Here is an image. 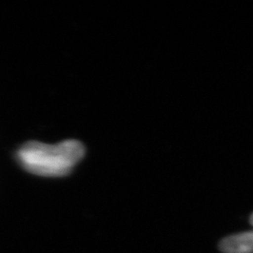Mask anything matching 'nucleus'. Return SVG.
Instances as JSON below:
<instances>
[{
  "label": "nucleus",
  "mask_w": 253,
  "mask_h": 253,
  "mask_svg": "<svg viewBox=\"0 0 253 253\" xmlns=\"http://www.w3.org/2000/svg\"><path fill=\"white\" fill-rule=\"evenodd\" d=\"M84 147L77 140H66L57 145L30 141L17 152L23 169L39 176H66L83 160Z\"/></svg>",
  "instance_id": "nucleus-1"
},
{
  "label": "nucleus",
  "mask_w": 253,
  "mask_h": 253,
  "mask_svg": "<svg viewBox=\"0 0 253 253\" xmlns=\"http://www.w3.org/2000/svg\"><path fill=\"white\" fill-rule=\"evenodd\" d=\"M219 248L224 253H253V231L228 236Z\"/></svg>",
  "instance_id": "nucleus-2"
},
{
  "label": "nucleus",
  "mask_w": 253,
  "mask_h": 253,
  "mask_svg": "<svg viewBox=\"0 0 253 253\" xmlns=\"http://www.w3.org/2000/svg\"><path fill=\"white\" fill-rule=\"evenodd\" d=\"M250 223H251V225H253V214L250 217Z\"/></svg>",
  "instance_id": "nucleus-3"
}]
</instances>
